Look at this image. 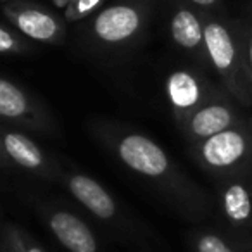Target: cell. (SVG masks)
I'll list each match as a JSON object with an SVG mask.
<instances>
[{"instance_id":"6da1fadb","label":"cell","mask_w":252,"mask_h":252,"mask_svg":"<svg viewBox=\"0 0 252 252\" xmlns=\"http://www.w3.org/2000/svg\"><path fill=\"white\" fill-rule=\"evenodd\" d=\"M94 133L126 169L147 182L187 220L200 221L211 214V197L151 137L114 123H97Z\"/></svg>"},{"instance_id":"7a4b0ae2","label":"cell","mask_w":252,"mask_h":252,"mask_svg":"<svg viewBox=\"0 0 252 252\" xmlns=\"http://www.w3.org/2000/svg\"><path fill=\"white\" fill-rule=\"evenodd\" d=\"M204 40L209 64L220 74L223 87L242 107L252 105V81L244 56V35L240 28L202 12Z\"/></svg>"},{"instance_id":"3957f363","label":"cell","mask_w":252,"mask_h":252,"mask_svg":"<svg viewBox=\"0 0 252 252\" xmlns=\"http://www.w3.org/2000/svg\"><path fill=\"white\" fill-rule=\"evenodd\" d=\"M190 154L216 182L252 175V118H242L228 130L192 144Z\"/></svg>"},{"instance_id":"277c9868","label":"cell","mask_w":252,"mask_h":252,"mask_svg":"<svg viewBox=\"0 0 252 252\" xmlns=\"http://www.w3.org/2000/svg\"><path fill=\"white\" fill-rule=\"evenodd\" d=\"M152 0H118L102 7L88 23V36L95 47L121 50L133 45L147 28Z\"/></svg>"},{"instance_id":"5b68a950","label":"cell","mask_w":252,"mask_h":252,"mask_svg":"<svg viewBox=\"0 0 252 252\" xmlns=\"http://www.w3.org/2000/svg\"><path fill=\"white\" fill-rule=\"evenodd\" d=\"M0 123L35 133L57 135V123L45 105L4 76H0Z\"/></svg>"},{"instance_id":"8992f818","label":"cell","mask_w":252,"mask_h":252,"mask_svg":"<svg viewBox=\"0 0 252 252\" xmlns=\"http://www.w3.org/2000/svg\"><path fill=\"white\" fill-rule=\"evenodd\" d=\"M242 118L244 114L235 104V98L223 87L209 102H206L182 125H178V128L190 144H199L231 128Z\"/></svg>"},{"instance_id":"52a82bcc","label":"cell","mask_w":252,"mask_h":252,"mask_svg":"<svg viewBox=\"0 0 252 252\" xmlns=\"http://www.w3.org/2000/svg\"><path fill=\"white\" fill-rule=\"evenodd\" d=\"M221 88L193 69H175L164 81V94L176 125H182L190 114L209 102Z\"/></svg>"},{"instance_id":"ba28073f","label":"cell","mask_w":252,"mask_h":252,"mask_svg":"<svg viewBox=\"0 0 252 252\" xmlns=\"http://www.w3.org/2000/svg\"><path fill=\"white\" fill-rule=\"evenodd\" d=\"M7 21L23 36L42 43H61L66 33V21L56 12L30 4L25 0H12L2 7Z\"/></svg>"},{"instance_id":"9c48e42d","label":"cell","mask_w":252,"mask_h":252,"mask_svg":"<svg viewBox=\"0 0 252 252\" xmlns=\"http://www.w3.org/2000/svg\"><path fill=\"white\" fill-rule=\"evenodd\" d=\"M0 142L14 169H25L43 180H52V182L61 180L64 169L54 159H50L45 151L26 133L0 123Z\"/></svg>"},{"instance_id":"30bf717a","label":"cell","mask_w":252,"mask_h":252,"mask_svg":"<svg viewBox=\"0 0 252 252\" xmlns=\"http://www.w3.org/2000/svg\"><path fill=\"white\" fill-rule=\"evenodd\" d=\"M59 182L94 218L100 220L102 223L114 224L123 231L128 230V221L125 220V214L121 213L116 199L95 178L85 173L64 171Z\"/></svg>"},{"instance_id":"8fae6325","label":"cell","mask_w":252,"mask_h":252,"mask_svg":"<svg viewBox=\"0 0 252 252\" xmlns=\"http://www.w3.org/2000/svg\"><path fill=\"white\" fill-rule=\"evenodd\" d=\"M218 207L228 235L235 238L252 235V175L218 182Z\"/></svg>"},{"instance_id":"7c38bea8","label":"cell","mask_w":252,"mask_h":252,"mask_svg":"<svg viewBox=\"0 0 252 252\" xmlns=\"http://www.w3.org/2000/svg\"><path fill=\"white\" fill-rule=\"evenodd\" d=\"M40 213L64 249L69 252H100V245L92 228L69 209L45 206Z\"/></svg>"},{"instance_id":"4fadbf2b","label":"cell","mask_w":252,"mask_h":252,"mask_svg":"<svg viewBox=\"0 0 252 252\" xmlns=\"http://www.w3.org/2000/svg\"><path fill=\"white\" fill-rule=\"evenodd\" d=\"M169 35L175 45L189 52L197 61L209 64L204 40V18L189 4H176L169 18Z\"/></svg>"},{"instance_id":"5bb4252c","label":"cell","mask_w":252,"mask_h":252,"mask_svg":"<svg viewBox=\"0 0 252 252\" xmlns=\"http://www.w3.org/2000/svg\"><path fill=\"white\" fill-rule=\"evenodd\" d=\"M192 252H244L237 238L214 230H197L190 235Z\"/></svg>"},{"instance_id":"9a60e30c","label":"cell","mask_w":252,"mask_h":252,"mask_svg":"<svg viewBox=\"0 0 252 252\" xmlns=\"http://www.w3.org/2000/svg\"><path fill=\"white\" fill-rule=\"evenodd\" d=\"M0 252H47L28 231L16 223H4L0 233Z\"/></svg>"},{"instance_id":"2e32d148","label":"cell","mask_w":252,"mask_h":252,"mask_svg":"<svg viewBox=\"0 0 252 252\" xmlns=\"http://www.w3.org/2000/svg\"><path fill=\"white\" fill-rule=\"evenodd\" d=\"M105 0H73L64 9V19L67 23H78L85 18H90L94 12H98Z\"/></svg>"},{"instance_id":"e0dca14e","label":"cell","mask_w":252,"mask_h":252,"mask_svg":"<svg viewBox=\"0 0 252 252\" xmlns=\"http://www.w3.org/2000/svg\"><path fill=\"white\" fill-rule=\"evenodd\" d=\"M30 50V43L26 36H23L16 30H9L0 25V54H25Z\"/></svg>"},{"instance_id":"ac0fdd59","label":"cell","mask_w":252,"mask_h":252,"mask_svg":"<svg viewBox=\"0 0 252 252\" xmlns=\"http://www.w3.org/2000/svg\"><path fill=\"white\" fill-rule=\"evenodd\" d=\"M244 35V56H245V64H247L249 76L252 81V25L249 26L245 32H242Z\"/></svg>"},{"instance_id":"d6986e66","label":"cell","mask_w":252,"mask_h":252,"mask_svg":"<svg viewBox=\"0 0 252 252\" xmlns=\"http://www.w3.org/2000/svg\"><path fill=\"white\" fill-rule=\"evenodd\" d=\"M189 4H192L193 7L202 9V11H209V9H214L216 5H220L221 0H187Z\"/></svg>"},{"instance_id":"ffe728a7","label":"cell","mask_w":252,"mask_h":252,"mask_svg":"<svg viewBox=\"0 0 252 252\" xmlns=\"http://www.w3.org/2000/svg\"><path fill=\"white\" fill-rule=\"evenodd\" d=\"M12 169H14V166L11 164L9 158L5 156L4 147H2V142H0V171H12Z\"/></svg>"},{"instance_id":"44dd1931","label":"cell","mask_w":252,"mask_h":252,"mask_svg":"<svg viewBox=\"0 0 252 252\" xmlns=\"http://www.w3.org/2000/svg\"><path fill=\"white\" fill-rule=\"evenodd\" d=\"M237 240H238V244L242 245L244 252H252V235H247V237H240V238H237Z\"/></svg>"},{"instance_id":"7402d4cb","label":"cell","mask_w":252,"mask_h":252,"mask_svg":"<svg viewBox=\"0 0 252 252\" xmlns=\"http://www.w3.org/2000/svg\"><path fill=\"white\" fill-rule=\"evenodd\" d=\"M71 2H73V0H54V4H56L57 7H63V9H66Z\"/></svg>"},{"instance_id":"603a6c76","label":"cell","mask_w":252,"mask_h":252,"mask_svg":"<svg viewBox=\"0 0 252 252\" xmlns=\"http://www.w3.org/2000/svg\"><path fill=\"white\" fill-rule=\"evenodd\" d=\"M0 2H5V4H7V2H12V0H0Z\"/></svg>"},{"instance_id":"cb8c5ba5","label":"cell","mask_w":252,"mask_h":252,"mask_svg":"<svg viewBox=\"0 0 252 252\" xmlns=\"http://www.w3.org/2000/svg\"><path fill=\"white\" fill-rule=\"evenodd\" d=\"M2 226H4V224H2V223H0V233H2Z\"/></svg>"}]
</instances>
